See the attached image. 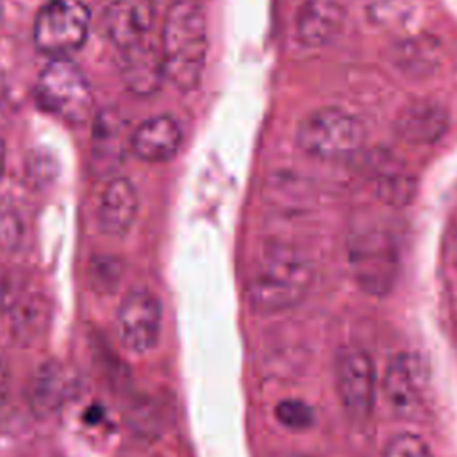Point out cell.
<instances>
[{"mask_svg":"<svg viewBox=\"0 0 457 457\" xmlns=\"http://www.w3.org/2000/svg\"><path fill=\"white\" fill-rule=\"evenodd\" d=\"M164 77L180 91L198 86L207 55V21L195 0H175L166 12L161 39Z\"/></svg>","mask_w":457,"mask_h":457,"instance_id":"6da1fadb","label":"cell"},{"mask_svg":"<svg viewBox=\"0 0 457 457\" xmlns=\"http://www.w3.org/2000/svg\"><path fill=\"white\" fill-rule=\"evenodd\" d=\"M312 282V266L289 246L266 248L248 278V300L261 312H278L298 303Z\"/></svg>","mask_w":457,"mask_h":457,"instance_id":"7a4b0ae2","label":"cell"},{"mask_svg":"<svg viewBox=\"0 0 457 457\" xmlns=\"http://www.w3.org/2000/svg\"><path fill=\"white\" fill-rule=\"evenodd\" d=\"M350 271L370 295H387L398 277L400 255L393 232L375 223H359L348 234Z\"/></svg>","mask_w":457,"mask_h":457,"instance_id":"3957f363","label":"cell"},{"mask_svg":"<svg viewBox=\"0 0 457 457\" xmlns=\"http://www.w3.org/2000/svg\"><path fill=\"white\" fill-rule=\"evenodd\" d=\"M37 105L66 123L80 125L93 111V91L84 71L68 57H54L36 82Z\"/></svg>","mask_w":457,"mask_h":457,"instance_id":"277c9868","label":"cell"},{"mask_svg":"<svg viewBox=\"0 0 457 457\" xmlns=\"http://www.w3.org/2000/svg\"><path fill=\"white\" fill-rule=\"evenodd\" d=\"M362 121L339 107L311 112L296 130L298 146L311 157L334 161L357 154L364 143Z\"/></svg>","mask_w":457,"mask_h":457,"instance_id":"5b68a950","label":"cell"},{"mask_svg":"<svg viewBox=\"0 0 457 457\" xmlns=\"http://www.w3.org/2000/svg\"><path fill=\"white\" fill-rule=\"evenodd\" d=\"M89 30V11L82 0H48L34 20V45L54 57H68L79 50Z\"/></svg>","mask_w":457,"mask_h":457,"instance_id":"8992f818","label":"cell"},{"mask_svg":"<svg viewBox=\"0 0 457 457\" xmlns=\"http://www.w3.org/2000/svg\"><path fill=\"white\" fill-rule=\"evenodd\" d=\"M375 368L370 355L355 346H346L336 359V389L345 412L362 421L375 403Z\"/></svg>","mask_w":457,"mask_h":457,"instance_id":"52a82bcc","label":"cell"},{"mask_svg":"<svg viewBox=\"0 0 457 457\" xmlns=\"http://www.w3.org/2000/svg\"><path fill=\"white\" fill-rule=\"evenodd\" d=\"M161 303L146 289L129 293L116 312V334L123 348L132 353L152 350L161 332Z\"/></svg>","mask_w":457,"mask_h":457,"instance_id":"ba28073f","label":"cell"},{"mask_svg":"<svg viewBox=\"0 0 457 457\" xmlns=\"http://www.w3.org/2000/svg\"><path fill=\"white\" fill-rule=\"evenodd\" d=\"M154 21V0H112L105 11V32L118 50L148 41Z\"/></svg>","mask_w":457,"mask_h":457,"instance_id":"9c48e42d","label":"cell"},{"mask_svg":"<svg viewBox=\"0 0 457 457\" xmlns=\"http://www.w3.org/2000/svg\"><path fill=\"white\" fill-rule=\"evenodd\" d=\"M421 366L409 355H396L384 373V396L393 412L398 416H412L420 411L423 402Z\"/></svg>","mask_w":457,"mask_h":457,"instance_id":"30bf717a","label":"cell"},{"mask_svg":"<svg viewBox=\"0 0 457 457\" xmlns=\"http://www.w3.org/2000/svg\"><path fill=\"white\" fill-rule=\"evenodd\" d=\"M120 70L127 89L137 96L155 93L162 79H166L161 50L150 39L120 50Z\"/></svg>","mask_w":457,"mask_h":457,"instance_id":"8fae6325","label":"cell"},{"mask_svg":"<svg viewBox=\"0 0 457 457\" xmlns=\"http://www.w3.org/2000/svg\"><path fill=\"white\" fill-rule=\"evenodd\" d=\"M71 393V378L57 361H43L29 380V407L37 418H50L61 411Z\"/></svg>","mask_w":457,"mask_h":457,"instance_id":"7c38bea8","label":"cell"},{"mask_svg":"<svg viewBox=\"0 0 457 457\" xmlns=\"http://www.w3.org/2000/svg\"><path fill=\"white\" fill-rule=\"evenodd\" d=\"M139 207L137 191L129 179H112L104 189L98 204V228L105 236L120 237L127 234L136 220Z\"/></svg>","mask_w":457,"mask_h":457,"instance_id":"4fadbf2b","label":"cell"},{"mask_svg":"<svg viewBox=\"0 0 457 457\" xmlns=\"http://www.w3.org/2000/svg\"><path fill=\"white\" fill-rule=\"evenodd\" d=\"M180 125L168 114L145 120L130 136L132 152L148 162H162L171 159L180 148Z\"/></svg>","mask_w":457,"mask_h":457,"instance_id":"5bb4252c","label":"cell"},{"mask_svg":"<svg viewBox=\"0 0 457 457\" xmlns=\"http://www.w3.org/2000/svg\"><path fill=\"white\" fill-rule=\"evenodd\" d=\"M345 9L337 0H307L296 18V36L305 46L330 43L341 30Z\"/></svg>","mask_w":457,"mask_h":457,"instance_id":"9a60e30c","label":"cell"},{"mask_svg":"<svg viewBox=\"0 0 457 457\" xmlns=\"http://www.w3.org/2000/svg\"><path fill=\"white\" fill-rule=\"evenodd\" d=\"M93 162L102 171H112L125 155L127 143L130 139L127 136V123L120 116V112L107 109L102 111L93 123Z\"/></svg>","mask_w":457,"mask_h":457,"instance_id":"2e32d148","label":"cell"},{"mask_svg":"<svg viewBox=\"0 0 457 457\" xmlns=\"http://www.w3.org/2000/svg\"><path fill=\"white\" fill-rule=\"evenodd\" d=\"M446 127V111L430 100H420L407 105L396 120V132L400 137L414 145L434 143L445 134Z\"/></svg>","mask_w":457,"mask_h":457,"instance_id":"e0dca14e","label":"cell"},{"mask_svg":"<svg viewBox=\"0 0 457 457\" xmlns=\"http://www.w3.org/2000/svg\"><path fill=\"white\" fill-rule=\"evenodd\" d=\"M50 305L39 293H25L14 300L9 311V330L12 339L21 345L36 343L46 330Z\"/></svg>","mask_w":457,"mask_h":457,"instance_id":"ac0fdd59","label":"cell"},{"mask_svg":"<svg viewBox=\"0 0 457 457\" xmlns=\"http://www.w3.org/2000/svg\"><path fill=\"white\" fill-rule=\"evenodd\" d=\"M121 261L112 255H96L89 262L91 284L100 293L114 291L121 280Z\"/></svg>","mask_w":457,"mask_h":457,"instance_id":"d6986e66","label":"cell"},{"mask_svg":"<svg viewBox=\"0 0 457 457\" xmlns=\"http://www.w3.org/2000/svg\"><path fill=\"white\" fill-rule=\"evenodd\" d=\"M25 236V223L14 207H0V248L16 250Z\"/></svg>","mask_w":457,"mask_h":457,"instance_id":"ffe728a7","label":"cell"},{"mask_svg":"<svg viewBox=\"0 0 457 457\" xmlns=\"http://www.w3.org/2000/svg\"><path fill=\"white\" fill-rule=\"evenodd\" d=\"M275 416L284 427L293 430L307 428L312 423V409L296 398L282 400L275 409Z\"/></svg>","mask_w":457,"mask_h":457,"instance_id":"44dd1931","label":"cell"},{"mask_svg":"<svg viewBox=\"0 0 457 457\" xmlns=\"http://www.w3.org/2000/svg\"><path fill=\"white\" fill-rule=\"evenodd\" d=\"M382 457H432V452L420 436L403 432L387 443Z\"/></svg>","mask_w":457,"mask_h":457,"instance_id":"7402d4cb","label":"cell"},{"mask_svg":"<svg viewBox=\"0 0 457 457\" xmlns=\"http://www.w3.org/2000/svg\"><path fill=\"white\" fill-rule=\"evenodd\" d=\"M11 384V368H9V361L5 357V353L0 350V400L7 395Z\"/></svg>","mask_w":457,"mask_h":457,"instance_id":"603a6c76","label":"cell"},{"mask_svg":"<svg viewBox=\"0 0 457 457\" xmlns=\"http://www.w3.org/2000/svg\"><path fill=\"white\" fill-rule=\"evenodd\" d=\"M4 170H5V145L0 139V179L4 175Z\"/></svg>","mask_w":457,"mask_h":457,"instance_id":"cb8c5ba5","label":"cell"},{"mask_svg":"<svg viewBox=\"0 0 457 457\" xmlns=\"http://www.w3.org/2000/svg\"><path fill=\"white\" fill-rule=\"evenodd\" d=\"M450 255H452V261H453V266L457 268V232L452 239V245H450Z\"/></svg>","mask_w":457,"mask_h":457,"instance_id":"d4e9b609","label":"cell"},{"mask_svg":"<svg viewBox=\"0 0 457 457\" xmlns=\"http://www.w3.org/2000/svg\"><path fill=\"white\" fill-rule=\"evenodd\" d=\"M4 95H5V80H4V75H2V71H0V102H2Z\"/></svg>","mask_w":457,"mask_h":457,"instance_id":"484cf974","label":"cell"},{"mask_svg":"<svg viewBox=\"0 0 457 457\" xmlns=\"http://www.w3.org/2000/svg\"><path fill=\"white\" fill-rule=\"evenodd\" d=\"M278 457H305V455H296V453H286V455H278Z\"/></svg>","mask_w":457,"mask_h":457,"instance_id":"4316f807","label":"cell"}]
</instances>
